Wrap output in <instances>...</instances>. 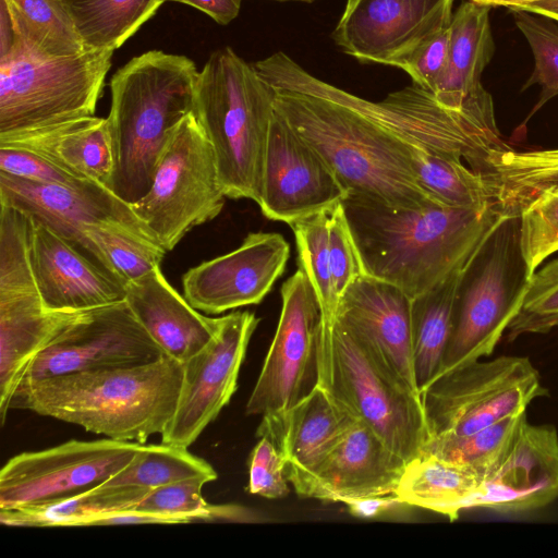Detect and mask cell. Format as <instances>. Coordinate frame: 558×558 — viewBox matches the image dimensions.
Wrapping results in <instances>:
<instances>
[{
  "label": "cell",
  "instance_id": "cell-1",
  "mask_svg": "<svg viewBox=\"0 0 558 558\" xmlns=\"http://www.w3.org/2000/svg\"><path fill=\"white\" fill-rule=\"evenodd\" d=\"M253 65L271 87L276 111L320 154L348 196L402 207L440 204L420 185L409 146L360 109L353 94L281 51Z\"/></svg>",
  "mask_w": 558,
  "mask_h": 558
},
{
  "label": "cell",
  "instance_id": "cell-2",
  "mask_svg": "<svg viewBox=\"0 0 558 558\" xmlns=\"http://www.w3.org/2000/svg\"><path fill=\"white\" fill-rule=\"evenodd\" d=\"M342 203L365 275L411 299L462 270L505 217L495 206L402 207L352 196Z\"/></svg>",
  "mask_w": 558,
  "mask_h": 558
},
{
  "label": "cell",
  "instance_id": "cell-3",
  "mask_svg": "<svg viewBox=\"0 0 558 558\" xmlns=\"http://www.w3.org/2000/svg\"><path fill=\"white\" fill-rule=\"evenodd\" d=\"M183 364L165 355L133 367L48 378L15 390L9 410H29L122 441H145L174 414Z\"/></svg>",
  "mask_w": 558,
  "mask_h": 558
},
{
  "label": "cell",
  "instance_id": "cell-4",
  "mask_svg": "<svg viewBox=\"0 0 558 558\" xmlns=\"http://www.w3.org/2000/svg\"><path fill=\"white\" fill-rule=\"evenodd\" d=\"M199 71L185 56L149 50L118 69L107 117L113 168L108 189L128 204L148 192L173 131L194 108Z\"/></svg>",
  "mask_w": 558,
  "mask_h": 558
},
{
  "label": "cell",
  "instance_id": "cell-5",
  "mask_svg": "<svg viewBox=\"0 0 558 558\" xmlns=\"http://www.w3.org/2000/svg\"><path fill=\"white\" fill-rule=\"evenodd\" d=\"M193 113L209 140L226 197L258 203L274 92L253 64L225 47L199 71Z\"/></svg>",
  "mask_w": 558,
  "mask_h": 558
},
{
  "label": "cell",
  "instance_id": "cell-6",
  "mask_svg": "<svg viewBox=\"0 0 558 558\" xmlns=\"http://www.w3.org/2000/svg\"><path fill=\"white\" fill-rule=\"evenodd\" d=\"M318 383L405 463L430 439L421 393L374 340L339 318L323 326Z\"/></svg>",
  "mask_w": 558,
  "mask_h": 558
},
{
  "label": "cell",
  "instance_id": "cell-7",
  "mask_svg": "<svg viewBox=\"0 0 558 558\" xmlns=\"http://www.w3.org/2000/svg\"><path fill=\"white\" fill-rule=\"evenodd\" d=\"M531 277L520 245V217L505 216L461 272L453 328L438 375L494 352Z\"/></svg>",
  "mask_w": 558,
  "mask_h": 558
},
{
  "label": "cell",
  "instance_id": "cell-8",
  "mask_svg": "<svg viewBox=\"0 0 558 558\" xmlns=\"http://www.w3.org/2000/svg\"><path fill=\"white\" fill-rule=\"evenodd\" d=\"M114 50L35 56L19 46L0 54V137L93 117Z\"/></svg>",
  "mask_w": 558,
  "mask_h": 558
},
{
  "label": "cell",
  "instance_id": "cell-9",
  "mask_svg": "<svg viewBox=\"0 0 558 558\" xmlns=\"http://www.w3.org/2000/svg\"><path fill=\"white\" fill-rule=\"evenodd\" d=\"M225 198L214 148L191 112L173 131L148 192L132 208L169 252L193 228L216 218Z\"/></svg>",
  "mask_w": 558,
  "mask_h": 558
},
{
  "label": "cell",
  "instance_id": "cell-10",
  "mask_svg": "<svg viewBox=\"0 0 558 558\" xmlns=\"http://www.w3.org/2000/svg\"><path fill=\"white\" fill-rule=\"evenodd\" d=\"M546 395L530 359L512 355L452 368L421 392L430 438L475 433Z\"/></svg>",
  "mask_w": 558,
  "mask_h": 558
},
{
  "label": "cell",
  "instance_id": "cell-11",
  "mask_svg": "<svg viewBox=\"0 0 558 558\" xmlns=\"http://www.w3.org/2000/svg\"><path fill=\"white\" fill-rule=\"evenodd\" d=\"M278 326L246 403L248 415L284 412L318 384L322 306L305 275L298 270L281 287Z\"/></svg>",
  "mask_w": 558,
  "mask_h": 558
},
{
  "label": "cell",
  "instance_id": "cell-12",
  "mask_svg": "<svg viewBox=\"0 0 558 558\" xmlns=\"http://www.w3.org/2000/svg\"><path fill=\"white\" fill-rule=\"evenodd\" d=\"M144 445L72 439L16 454L0 471V509L56 502L98 487L124 469Z\"/></svg>",
  "mask_w": 558,
  "mask_h": 558
},
{
  "label": "cell",
  "instance_id": "cell-13",
  "mask_svg": "<svg viewBox=\"0 0 558 558\" xmlns=\"http://www.w3.org/2000/svg\"><path fill=\"white\" fill-rule=\"evenodd\" d=\"M165 355L124 300L83 312L29 363L16 389L58 376L138 366Z\"/></svg>",
  "mask_w": 558,
  "mask_h": 558
},
{
  "label": "cell",
  "instance_id": "cell-14",
  "mask_svg": "<svg viewBox=\"0 0 558 558\" xmlns=\"http://www.w3.org/2000/svg\"><path fill=\"white\" fill-rule=\"evenodd\" d=\"M259 319L254 313L220 317L214 339L183 364V381L161 442L187 448L217 418L238 388V377Z\"/></svg>",
  "mask_w": 558,
  "mask_h": 558
},
{
  "label": "cell",
  "instance_id": "cell-15",
  "mask_svg": "<svg viewBox=\"0 0 558 558\" xmlns=\"http://www.w3.org/2000/svg\"><path fill=\"white\" fill-rule=\"evenodd\" d=\"M347 197L326 160L275 109L257 203L263 215L290 225Z\"/></svg>",
  "mask_w": 558,
  "mask_h": 558
},
{
  "label": "cell",
  "instance_id": "cell-16",
  "mask_svg": "<svg viewBox=\"0 0 558 558\" xmlns=\"http://www.w3.org/2000/svg\"><path fill=\"white\" fill-rule=\"evenodd\" d=\"M453 0H353L333 32L344 53L397 66L421 43L449 26Z\"/></svg>",
  "mask_w": 558,
  "mask_h": 558
},
{
  "label": "cell",
  "instance_id": "cell-17",
  "mask_svg": "<svg viewBox=\"0 0 558 558\" xmlns=\"http://www.w3.org/2000/svg\"><path fill=\"white\" fill-rule=\"evenodd\" d=\"M0 203L16 206L35 221L47 225L102 268L97 250L84 234L87 225H121L156 241L135 215L131 204L93 181L78 186H65L0 172Z\"/></svg>",
  "mask_w": 558,
  "mask_h": 558
},
{
  "label": "cell",
  "instance_id": "cell-18",
  "mask_svg": "<svg viewBox=\"0 0 558 558\" xmlns=\"http://www.w3.org/2000/svg\"><path fill=\"white\" fill-rule=\"evenodd\" d=\"M289 255L280 233L251 232L232 252L190 268L182 277L184 298L206 314L258 304L283 274Z\"/></svg>",
  "mask_w": 558,
  "mask_h": 558
},
{
  "label": "cell",
  "instance_id": "cell-19",
  "mask_svg": "<svg viewBox=\"0 0 558 558\" xmlns=\"http://www.w3.org/2000/svg\"><path fill=\"white\" fill-rule=\"evenodd\" d=\"M357 418L319 383L289 410L262 416L257 436L269 438L286 463V476L307 497L319 469Z\"/></svg>",
  "mask_w": 558,
  "mask_h": 558
},
{
  "label": "cell",
  "instance_id": "cell-20",
  "mask_svg": "<svg viewBox=\"0 0 558 558\" xmlns=\"http://www.w3.org/2000/svg\"><path fill=\"white\" fill-rule=\"evenodd\" d=\"M31 260L44 305L50 312H85L125 300V287L119 280L38 221Z\"/></svg>",
  "mask_w": 558,
  "mask_h": 558
},
{
  "label": "cell",
  "instance_id": "cell-21",
  "mask_svg": "<svg viewBox=\"0 0 558 558\" xmlns=\"http://www.w3.org/2000/svg\"><path fill=\"white\" fill-rule=\"evenodd\" d=\"M558 499V432L551 424L523 423L502 463L480 488L474 508L521 513Z\"/></svg>",
  "mask_w": 558,
  "mask_h": 558
},
{
  "label": "cell",
  "instance_id": "cell-22",
  "mask_svg": "<svg viewBox=\"0 0 558 558\" xmlns=\"http://www.w3.org/2000/svg\"><path fill=\"white\" fill-rule=\"evenodd\" d=\"M294 233L298 265L310 279L322 306L324 323L331 326L345 290L365 275L343 203L289 225Z\"/></svg>",
  "mask_w": 558,
  "mask_h": 558
},
{
  "label": "cell",
  "instance_id": "cell-23",
  "mask_svg": "<svg viewBox=\"0 0 558 558\" xmlns=\"http://www.w3.org/2000/svg\"><path fill=\"white\" fill-rule=\"evenodd\" d=\"M405 462L356 420L319 469L307 497L349 502L392 495Z\"/></svg>",
  "mask_w": 558,
  "mask_h": 558
},
{
  "label": "cell",
  "instance_id": "cell-24",
  "mask_svg": "<svg viewBox=\"0 0 558 558\" xmlns=\"http://www.w3.org/2000/svg\"><path fill=\"white\" fill-rule=\"evenodd\" d=\"M125 302L163 353L181 364L203 350L219 328L220 317L197 312L160 267L125 284Z\"/></svg>",
  "mask_w": 558,
  "mask_h": 558
},
{
  "label": "cell",
  "instance_id": "cell-25",
  "mask_svg": "<svg viewBox=\"0 0 558 558\" xmlns=\"http://www.w3.org/2000/svg\"><path fill=\"white\" fill-rule=\"evenodd\" d=\"M412 299L397 286L363 275L341 296L336 318L357 328L383 350L418 393L411 329Z\"/></svg>",
  "mask_w": 558,
  "mask_h": 558
},
{
  "label": "cell",
  "instance_id": "cell-26",
  "mask_svg": "<svg viewBox=\"0 0 558 558\" xmlns=\"http://www.w3.org/2000/svg\"><path fill=\"white\" fill-rule=\"evenodd\" d=\"M0 147L33 151L78 179L106 187L112 174L107 118L86 117L1 136Z\"/></svg>",
  "mask_w": 558,
  "mask_h": 558
},
{
  "label": "cell",
  "instance_id": "cell-27",
  "mask_svg": "<svg viewBox=\"0 0 558 558\" xmlns=\"http://www.w3.org/2000/svg\"><path fill=\"white\" fill-rule=\"evenodd\" d=\"M489 9L466 0L452 13L447 65L433 93L446 107L462 109L488 93L481 75L495 50Z\"/></svg>",
  "mask_w": 558,
  "mask_h": 558
},
{
  "label": "cell",
  "instance_id": "cell-28",
  "mask_svg": "<svg viewBox=\"0 0 558 558\" xmlns=\"http://www.w3.org/2000/svg\"><path fill=\"white\" fill-rule=\"evenodd\" d=\"M492 204L504 216H519L538 195L558 189V148L493 150L476 171Z\"/></svg>",
  "mask_w": 558,
  "mask_h": 558
},
{
  "label": "cell",
  "instance_id": "cell-29",
  "mask_svg": "<svg viewBox=\"0 0 558 558\" xmlns=\"http://www.w3.org/2000/svg\"><path fill=\"white\" fill-rule=\"evenodd\" d=\"M483 481L468 466L421 453L405 464L393 495L407 506L427 509L454 521L461 511L474 508Z\"/></svg>",
  "mask_w": 558,
  "mask_h": 558
},
{
  "label": "cell",
  "instance_id": "cell-30",
  "mask_svg": "<svg viewBox=\"0 0 558 558\" xmlns=\"http://www.w3.org/2000/svg\"><path fill=\"white\" fill-rule=\"evenodd\" d=\"M1 14L12 28L10 48L15 45L40 57L86 50L65 0H1Z\"/></svg>",
  "mask_w": 558,
  "mask_h": 558
},
{
  "label": "cell",
  "instance_id": "cell-31",
  "mask_svg": "<svg viewBox=\"0 0 558 558\" xmlns=\"http://www.w3.org/2000/svg\"><path fill=\"white\" fill-rule=\"evenodd\" d=\"M462 270L412 299V349L420 392L440 371L453 328L456 293Z\"/></svg>",
  "mask_w": 558,
  "mask_h": 558
},
{
  "label": "cell",
  "instance_id": "cell-32",
  "mask_svg": "<svg viewBox=\"0 0 558 558\" xmlns=\"http://www.w3.org/2000/svg\"><path fill=\"white\" fill-rule=\"evenodd\" d=\"M149 490L137 486L100 485L56 502L0 509V522L12 526H88L100 517L135 508Z\"/></svg>",
  "mask_w": 558,
  "mask_h": 558
},
{
  "label": "cell",
  "instance_id": "cell-33",
  "mask_svg": "<svg viewBox=\"0 0 558 558\" xmlns=\"http://www.w3.org/2000/svg\"><path fill=\"white\" fill-rule=\"evenodd\" d=\"M85 49L120 48L151 19L161 0H65Z\"/></svg>",
  "mask_w": 558,
  "mask_h": 558
},
{
  "label": "cell",
  "instance_id": "cell-34",
  "mask_svg": "<svg viewBox=\"0 0 558 558\" xmlns=\"http://www.w3.org/2000/svg\"><path fill=\"white\" fill-rule=\"evenodd\" d=\"M526 420L521 411L469 435L433 437L422 453L468 466L485 480L507 458Z\"/></svg>",
  "mask_w": 558,
  "mask_h": 558
},
{
  "label": "cell",
  "instance_id": "cell-35",
  "mask_svg": "<svg viewBox=\"0 0 558 558\" xmlns=\"http://www.w3.org/2000/svg\"><path fill=\"white\" fill-rule=\"evenodd\" d=\"M412 167L422 189L440 204L484 210L494 206L480 173L462 159L410 147Z\"/></svg>",
  "mask_w": 558,
  "mask_h": 558
},
{
  "label": "cell",
  "instance_id": "cell-36",
  "mask_svg": "<svg viewBox=\"0 0 558 558\" xmlns=\"http://www.w3.org/2000/svg\"><path fill=\"white\" fill-rule=\"evenodd\" d=\"M84 234L104 268L124 287L159 267L167 253L153 239L121 225H87Z\"/></svg>",
  "mask_w": 558,
  "mask_h": 558
},
{
  "label": "cell",
  "instance_id": "cell-37",
  "mask_svg": "<svg viewBox=\"0 0 558 558\" xmlns=\"http://www.w3.org/2000/svg\"><path fill=\"white\" fill-rule=\"evenodd\" d=\"M197 476L213 482L217 473L210 463L191 453L187 448L161 442L144 445L124 469L102 485L153 489Z\"/></svg>",
  "mask_w": 558,
  "mask_h": 558
},
{
  "label": "cell",
  "instance_id": "cell-38",
  "mask_svg": "<svg viewBox=\"0 0 558 558\" xmlns=\"http://www.w3.org/2000/svg\"><path fill=\"white\" fill-rule=\"evenodd\" d=\"M558 328V258L535 271L521 305L507 328V339L547 333Z\"/></svg>",
  "mask_w": 558,
  "mask_h": 558
},
{
  "label": "cell",
  "instance_id": "cell-39",
  "mask_svg": "<svg viewBox=\"0 0 558 558\" xmlns=\"http://www.w3.org/2000/svg\"><path fill=\"white\" fill-rule=\"evenodd\" d=\"M518 28L526 38L535 66L523 89L533 84L542 87L532 113L558 95V26L550 19L523 10H511Z\"/></svg>",
  "mask_w": 558,
  "mask_h": 558
},
{
  "label": "cell",
  "instance_id": "cell-40",
  "mask_svg": "<svg viewBox=\"0 0 558 558\" xmlns=\"http://www.w3.org/2000/svg\"><path fill=\"white\" fill-rule=\"evenodd\" d=\"M520 245L529 271L558 252V189L531 201L520 213Z\"/></svg>",
  "mask_w": 558,
  "mask_h": 558
},
{
  "label": "cell",
  "instance_id": "cell-41",
  "mask_svg": "<svg viewBox=\"0 0 558 558\" xmlns=\"http://www.w3.org/2000/svg\"><path fill=\"white\" fill-rule=\"evenodd\" d=\"M208 482L197 476L153 488L133 509L180 518L184 523L217 521V505H209L202 494Z\"/></svg>",
  "mask_w": 558,
  "mask_h": 558
},
{
  "label": "cell",
  "instance_id": "cell-42",
  "mask_svg": "<svg viewBox=\"0 0 558 558\" xmlns=\"http://www.w3.org/2000/svg\"><path fill=\"white\" fill-rule=\"evenodd\" d=\"M284 469L283 457L276 445L260 437L250 456L247 490L268 499L286 497L290 489Z\"/></svg>",
  "mask_w": 558,
  "mask_h": 558
},
{
  "label": "cell",
  "instance_id": "cell-43",
  "mask_svg": "<svg viewBox=\"0 0 558 558\" xmlns=\"http://www.w3.org/2000/svg\"><path fill=\"white\" fill-rule=\"evenodd\" d=\"M449 37V26L438 31L421 43L397 68L405 71L414 84L434 93L447 65Z\"/></svg>",
  "mask_w": 558,
  "mask_h": 558
},
{
  "label": "cell",
  "instance_id": "cell-44",
  "mask_svg": "<svg viewBox=\"0 0 558 558\" xmlns=\"http://www.w3.org/2000/svg\"><path fill=\"white\" fill-rule=\"evenodd\" d=\"M0 172L21 179L65 186H78V179L44 157L22 148L0 147Z\"/></svg>",
  "mask_w": 558,
  "mask_h": 558
},
{
  "label": "cell",
  "instance_id": "cell-45",
  "mask_svg": "<svg viewBox=\"0 0 558 558\" xmlns=\"http://www.w3.org/2000/svg\"><path fill=\"white\" fill-rule=\"evenodd\" d=\"M184 521L180 518L165 514L128 509L110 513L93 520L88 526L97 525H125V524H181Z\"/></svg>",
  "mask_w": 558,
  "mask_h": 558
},
{
  "label": "cell",
  "instance_id": "cell-46",
  "mask_svg": "<svg viewBox=\"0 0 558 558\" xmlns=\"http://www.w3.org/2000/svg\"><path fill=\"white\" fill-rule=\"evenodd\" d=\"M191 5L221 25L232 22L240 12L242 0H161Z\"/></svg>",
  "mask_w": 558,
  "mask_h": 558
},
{
  "label": "cell",
  "instance_id": "cell-47",
  "mask_svg": "<svg viewBox=\"0 0 558 558\" xmlns=\"http://www.w3.org/2000/svg\"><path fill=\"white\" fill-rule=\"evenodd\" d=\"M345 505L348 506L349 511L355 517L374 518L380 515L381 513L396 506L405 504L399 501L398 498L392 494L381 497L352 500Z\"/></svg>",
  "mask_w": 558,
  "mask_h": 558
},
{
  "label": "cell",
  "instance_id": "cell-48",
  "mask_svg": "<svg viewBox=\"0 0 558 558\" xmlns=\"http://www.w3.org/2000/svg\"><path fill=\"white\" fill-rule=\"evenodd\" d=\"M470 1H474L480 4H485L490 8L499 5V7H506L509 10H511V9L518 8L525 3L542 1V0H470Z\"/></svg>",
  "mask_w": 558,
  "mask_h": 558
},
{
  "label": "cell",
  "instance_id": "cell-49",
  "mask_svg": "<svg viewBox=\"0 0 558 558\" xmlns=\"http://www.w3.org/2000/svg\"><path fill=\"white\" fill-rule=\"evenodd\" d=\"M352 1H353V0H348V1H347V3H350V2H352Z\"/></svg>",
  "mask_w": 558,
  "mask_h": 558
},
{
  "label": "cell",
  "instance_id": "cell-50",
  "mask_svg": "<svg viewBox=\"0 0 558 558\" xmlns=\"http://www.w3.org/2000/svg\"><path fill=\"white\" fill-rule=\"evenodd\" d=\"M301 1H313V0H301Z\"/></svg>",
  "mask_w": 558,
  "mask_h": 558
}]
</instances>
